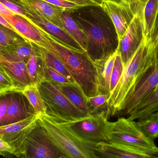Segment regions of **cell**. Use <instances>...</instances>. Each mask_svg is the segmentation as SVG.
I'll return each mask as SVG.
<instances>
[{"mask_svg":"<svg viewBox=\"0 0 158 158\" xmlns=\"http://www.w3.org/2000/svg\"><path fill=\"white\" fill-rule=\"evenodd\" d=\"M38 118L39 115H34L21 121L1 126L0 138L15 148L16 155L36 126Z\"/></svg>","mask_w":158,"mask_h":158,"instance_id":"obj_13","label":"cell"},{"mask_svg":"<svg viewBox=\"0 0 158 158\" xmlns=\"http://www.w3.org/2000/svg\"><path fill=\"white\" fill-rule=\"evenodd\" d=\"M116 51L108 58L102 62L95 63L98 72L99 95H105L109 97L110 95V83L111 73L114 66Z\"/></svg>","mask_w":158,"mask_h":158,"instance_id":"obj_22","label":"cell"},{"mask_svg":"<svg viewBox=\"0 0 158 158\" xmlns=\"http://www.w3.org/2000/svg\"><path fill=\"white\" fill-rule=\"evenodd\" d=\"M138 120L137 124L146 136L153 140L158 138V111Z\"/></svg>","mask_w":158,"mask_h":158,"instance_id":"obj_27","label":"cell"},{"mask_svg":"<svg viewBox=\"0 0 158 158\" xmlns=\"http://www.w3.org/2000/svg\"><path fill=\"white\" fill-rule=\"evenodd\" d=\"M100 6L112 20L119 41L124 36L137 11L123 1H104Z\"/></svg>","mask_w":158,"mask_h":158,"instance_id":"obj_12","label":"cell"},{"mask_svg":"<svg viewBox=\"0 0 158 158\" xmlns=\"http://www.w3.org/2000/svg\"><path fill=\"white\" fill-rule=\"evenodd\" d=\"M46 107V114L59 122L76 121L87 117L75 107L58 87L44 80L38 86ZM90 116V115H89Z\"/></svg>","mask_w":158,"mask_h":158,"instance_id":"obj_6","label":"cell"},{"mask_svg":"<svg viewBox=\"0 0 158 158\" xmlns=\"http://www.w3.org/2000/svg\"><path fill=\"white\" fill-rule=\"evenodd\" d=\"M144 37L143 21L137 12L124 36L119 41L117 50L120 55L124 68L141 45Z\"/></svg>","mask_w":158,"mask_h":158,"instance_id":"obj_11","label":"cell"},{"mask_svg":"<svg viewBox=\"0 0 158 158\" xmlns=\"http://www.w3.org/2000/svg\"><path fill=\"white\" fill-rule=\"evenodd\" d=\"M123 69H124V66H123L121 57L119 53H118V50H117L114 66L112 69L111 79H110V90L111 92L114 90L119 80L120 79L123 72Z\"/></svg>","mask_w":158,"mask_h":158,"instance_id":"obj_31","label":"cell"},{"mask_svg":"<svg viewBox=\"0 0 158 158\" xmlns=\"http://www.w3.org/2000/svg\"><path fill=\"white\" fill-rule=\"evenodd\" d=\"M44 1L52 4L54 5L64 8L65 10L77 9L81 6H83L79 5L66 0H44Z\"/></svg>","mask_w":158,"mask_h":158,"instance_id":"obj_35","label":"cell"},{"mask_svg":"<svg viewBox=\"0 0 158 158\" xmlns=\"http://www.w3.org/2000/svg\"><path fill=\"white\" fill-rule=\"evenodd\" d=\"M56 86L59 91L80 111L86 116L90 115L87 106V97L77 83H70Z\"/></svg>","mask_w":158,"mask_h":158,"instance_id":"obj_23","label":"cell"},{"mask_svg":"<svg viewBox=\"0 0 158 158\" xmlns=\"http://www.w3.org/2000/svg\"><path fill=\"white\" fill-rule=\"evenodd\" d=\"M16 149L0 138V156L6 157L15 156Z\"/></svg>","mask_w":158,"mask_h":158,"instance_id":"obj_36","label":"cell"},{"mask_svg":"<svg viewBox=\"0 0 158 158\" xmlns=\"http://www.w3.org/2000/svg\"><path fill=\"white\" fill-rule=\"evenodd\" d=\"M107 99V96L105 95H98L87 97V106L90 115L100 113L103 111L108 112Z\"/></svg>","mask_w":158,"mask_h":158,"instance_id":"obj_30","label":"cell"},{"mask_svg":"<svg viewBox=\"0 0 158 158\" xmlns=\"http://www.w3.org/2000/svg\"><path fill=\"white\" fill-rule=\"evenodd\" d=\"M151 40V43L155 45V47H156V45L158 41V15L156 20L154 31L152 33Z\"/></svg>","mask_w":158,"mask_h":158,"instance_id":"obj_38","label":"cell"},{"mask_svg":"<svg viewBox=\"0 0 158 158\" xmlns=\"http://www.w3.org/2000/svg\"><path fill=\"white\" fill-rule=\"evenodd\" d=\"M15 156L22 158H69L38 121Z\"/></svg>","mask_w":158,"mask_h":158,"instance_id":"obj_7","label":"cell"},{"mask_svg":"<svg viewBox=\"0 0 158 158\" xmlns=\"http://www.w3.org/2000/svg\"><path fill=\"white\" fill-rule=\"evenodd\" d=\"M44 75L45 80L50 82L56 86L73 83L64 75L46 65Z\"/></svg>","mask_w":158,"mask_h":158,"instance_id":"obj_32","label":"cell"},{"mask_svg":"<svg viewBox=\"0 0 158 158\" xmlns=\"http://www.w3.org/2000/svg\"><path fill=\"white\" fill-rule=\"evenodd\" d=\"M32 52L27 62V66L31 84L39 86L45 80L46 64L41 54L39 46L32 43Z\"/></svg>","mask_w":158,"mask_h":158,"instance_id":"obj_20","label":"cell"},{"mask_svg":"<svg viewBox=\"0 0 158 158\" xmlns=\"http://www.w3.org/2000/svg\"><path fill=\"white\" fill-rule=\"evenodd\" d=\"M155 64V45L144 37L107 100L109 117L118 114L129 92Z\"/></svg>","mask_w":158,"mask_h":158,"instance_id":"obj_3","label":"cell"},{"mask_svg":"<svg viewBox=\"0 0 158 158\" xmlns=\"http://www.w3.org/2000/svg\"><path fill=\"white\" fill-rule=\"evenodd\" d=\"M50 22L66 31L61 16L64 8L54 5L44 0H22Z\"/></svg>","mask_w":158,"mask_h":158,"instance_id":"obj_18","label":"cell"},{"mask_svg":"<svg viewBox=\"0 0 158 158\" xmlns=\"http://www.w3.org/2000/svg\"><path fill=\"white\" fill-rule=\"evenodd\" d=\"M32 50V43L27 41L0 47V58L12 62L28 60Z\"/></svg>","mask_w":158,"mask_h":158,"instance_id":"obj_21","label":"cell"},{"mask_svg":"<svg viewBox=\"0 0 158 158\" xmlns=\"http://www.w3.org/2000/svg\"><path fill=\"white\" fill-rule=\"evenodd\" d=\"M106 136V142L133 147L158 158V147L154 140L146 136L134 121L121 117L114 122H108Z\"/></svg>","mask_w":158,"mask_h":158,"instance_id":"obj_5","label":"cell"},{"mask_svg":"<svg viewBox=\"0 0 158 158\" xmlns=\"http://www.w3.org/2000/svg\"><path fill=\"white\" fill-rule=\"evenodd\" d=\"M0 66L11 78L18 90L22 91L31 84L26 62H12L0 58Z\"/></svg>","mask_w":158,"mask_h":158,"instance_id":"obj_17","label":"cell"},{"mask_svg":"<svg viewBox=\"0 0 158 158\" xmlns=\"http://www.w3.org/2000/svg\"><path fill=\"white\" fill-rule=\"evenodd\" d=\"M88 39L86 53L95 63L105 61L115 53L119 40L115 26L100 5L83 6L69 10Z\"/></svg>","mask_w":158,"mask_h":158,"instance_id":"obj_1","label":"cell"},{"mask_svg":"<svg viewBox=\"0 0 158 158\" xmlns=\"http://www.w3.org/2000/svg\"><path fill=\"white\" fill-rule=\"evenodd\" d=\"M9 92L0 93V127L3 126L9 103Z\"/></svg>","mask_w":158,"mask_h":158,"instance_id":"obj_34","label":"cell"},{"mask_svg":"<svg viewBox=\"0 0 158 158\" xmlns=\"http://www.w3.org/2000/svg\"><path fill=\"white\" fill-rule=\"evenodd\" d=\"M26 12V18L39 28L43 30L70 49L85 52L80 45L68 33L43 16L36 10L20 0Z\"/></svg>","mask_w":158,"mask_h":158,"instance_id":"obj_10","label":"cell"},{"mask_svg":"<svg viewBox=\"0 0 158 158\" xmlns=\"http://www.w3.org/2000/svg\"><path fill=\"white\" fill-rule=\"evenodd\" d=\"M96 151L99 158H156L150 153L133 147L117 143L102 142L95 145Z\"/></svg>","mask_w":158,"mask_h":158,"instance_id":"obj_15","label":"cell"},{"mask_svg":"<svg viewBox=\"0 0 158 158\" xmlns=\"http://www.w3.org/2000/svg\"><path fill=\"white\" fill-rule=\"evenodd\" d=\"M109 117L107 111H103L76 121L62 123L65 124L81 139L97 143L106 142V128Z\"/></svg>","mask_w":158,"mask_h":158,"instance_id":"obj_8","label":"cell"},{"mask_svg":"<svg viewBox=\"0 0 158 158\" xmlns=\"http://www.w3.org/2000/svg\"><path fill=\"white\" fill-rule=\"evenodd\" d=\"M91 1L94 2V3H95L96 4L98 5H100L102 2H104V1H114V2H120L122 0H91Z\"/></svg>","mask_w":158,"mask_h":158,"instance_id":"obj_42","label":"cell"},{"mask_svg":"<svg viewBox=\"0 0 158 158\" xmlns=\"http://www.w3.org/2000/svg\"><path fill=\"white\" fill-rule=\"evenodd\" d=\"M81 6L92 5L96 4L91 0H66Z\"/></svg>","mask_w":158,"mask_h":158,"instance_id":"obj_39","label":"cell"},{"mask_svg":"<svg viewBox=\"0 0 158 158\" xmlns=\"http://www.w3.org/2000/svg\"><path fill=\"white\" fill-rule=\"evenodd\" d=\"M158 111V86L154 92L129 113L128 119L135 121Z\"/></svg>","mask_w":158,"mask_h":158,"instance_id":"obj_24","label":"cell"},{"mask_svg":"<svg viewBox=\"0 0 158 158\" xmlns=\"http://www.w3.org/2000/svg\"><path fill=\"white\" fill-rule=\"evenodd\" d=\"M39 48H40L41 54L46 66L51 67L55 70H56L62 75H64L71 82L76 83L75 80L73 79L69 71L58 59L45 49L40 46H39Z\"/></svg>","mask_w":158,"mask_h":158,"instance_id":"obj_28","label":"cell"},{"mask_svg":"<svg viewBox=\"0 0 158 158\" xmlns=\"http://www.w3.org/2000/svg\"><path fill=\"white\" fill-rule=\"evenodd\" d=\"M0 23H2V25L6 26V27H7V28H9L11 29L16 32L15 30V28H13V26H12L7 20H6L4 18H3L1 15H0Z\"/></svg>","mask_w":158,"mask_h":158,"instance_id":"obj_40","label":"cell"},{"mask_svg":"<svg viewBox=\"0 0 158 158\" xmlns=\"http://www.w3.org/2000/svg\"><path fill=\"white\" fill-rule=\"evenodd\" d=\"M40 30L46 40V45L43 48L64 65L85 96L87 98L99 95L96 66L86 52L70 49Z\"/></svg>","mask_w":158,"mask_h":158,"instance_id":"obj_2","label":"cell"},{"mask_svg":"<svg viewBox=\"0 0 158 158\" xmlns=\"http://www.w3.org/2000/svg\"><path fill=\"white\" fill-rule=\"evenodd\" d=\"M138 12L143 21L145 37L151 42L158 15V0H142Z\"/></svg>","mask_w":158,"mask_h":158,"instance_id":"obj_19","label":"cell"},{"mask_svg":"<svg viewBox=\"0 0 158 158\" xmlns=\"http://www.w3.org/2000/svg\"><path fill=\"white\" fill-rule=\"evenodd\" d=\"M8 22L27 41L42 48L46 44V40L42 31L23 17L15 15Z\"/></svg>","mask_w":158,"mask_h":158,"instance_id":"obj_16","label":"cell"},{"mask_svg":"<svg viewBox=\"0 0 158 158\" xmlns=\"http://www.w3.org/2000/svg\"><path fill=\"white\" fill-rule=\"evenodd\" d=\"M158 64V41L155 47V64Z\"/></svg>","mask_w":158,"mask_h":158,"instance_id":"obj_41","label":"cell"},{"mask_svg":"<svg viewBox=\"0 0 158 158\" xmlns=\"http://www.w3.org/2000/svg\"><path fill=\"white\" fill-rule=\"evenodd\" d=\"M158 86V64L153 66L132 88L118 114L128 115Z\"/></svg>","mask_w":158,"mask_h":158,"instance_id":"obj_9","label":"cell"},{"mask_svg":"<svg viewBox=\"0 0 158 158\" xmlns=\"http://www.w3.org/2000/svg\"><path fill=\"white\" fill-rule=\"evenodd\" d=\"M62 23L66 31L80 45L86 52L88 45V39L85 33L71 16L69 10H65L61 16Z\"/></svg>","mask_w":158,"mask_h":158,"instance_id":"obj_25","label":"cell"},{"mask_svg":"<svg viewBox=\"0 0 158 158\" xmlns=\"http://www.w3.org/2000/svg\"><path fill=\"white\" fill-rule=\"evenodd\" d=\"M18 90L5 70L0 66V93Z\"/></svg>","mask_w":158,"mask_h":158,"instance_id":"obj_33","label":"cell"},{"mask_svg":"<svg viewBox=\"0 0 158 158\" xmlns=\"http://www.w3.org/2000/svg\"><path fill=\"white\" fill-rule=\"evenodd\" d=\"M36 115L38 114L22 91H10L7 113L3 126L21 121Z\"/></svg>","mask_w":158,"mask_h":158,"instance_id":"obj_14","label":"cell"},{"mask_svg":"<svg viewBox=\"0 0 158 158\" xmlns=\"http://www.w3.org/2000/svg\"><path fill=\"white\" fill-rule=\"evenodd\" d=\"M38 115H47L46 107L38 86L30 84L22 91Z\"/></svg>","mask_w":158,"mask_h":158,"instance_id":"obj_26","label":"cell"},{"mask_svg":"<svg viewBox=\"0 0 158 158\" xmlns=\"http://www.w3.org/2000/svg\"><path fill=\"white\" fill-rule=\"evenodd\" d=\"M27 41L18 33L0 23V47Z\"/></svg>","mask_w":158,"mask_h":158,"instance_id":"obj_29","label":"cell"},{"mask_svg":"<svg viewBox=\"0 0 158 158\" xmlns=\"http://www.w3.org/2000/svg\"><path fill=\"white\" fill-rule=\"evenodd\" d=\"M0 15L7 21L15 14L9 10L3 4L0 2Z\"/></svg>","mask_w":158,"mask_h":158,"instance_id":"obj_37","label":"cell"},{"mask_svg":"<svg viewBox=\"0 0 158 158\" xmlns=\"http://www.w3.org/2000/svg\"><path fill=\"white\" fill-rule=\"evenodd\" d=\"M38 121L69 158H99L96 151L97 143L81 139L64 123L57 122L47 115H39Z\"/></svg>","mask_w":158,"mask_h":158,"instance_id":"obj_4","label":"cell"}]
</instances>
